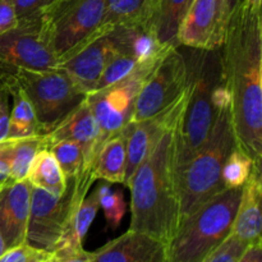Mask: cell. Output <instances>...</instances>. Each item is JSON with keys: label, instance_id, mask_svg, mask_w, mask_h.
<instances>
[{"label": "cell", "instance_id": "8d00e7d4", "mask_svg": "<svg viewBox=\"0 0 262 262\" xmlns=\"http://www.w3.org/2000/svg\"><path fill=\"white\" fill-rule=\"evenodd\" d=\"M245 5L247 7L252 8L255 10H261V5H262V0H241Z\"/></svg>", "mask_w": 262, "mask_h": 262}, {"label": "cell", "instance_id": "d590c367", "mask_svg": "<svg viewBox=\"0 0 262 262\" xmlns=\"http://www.w3.org/2000/svg\"><path fill=\"white\" fill-rule=\"evenodd\" d=\"M223 3H224L225 12H227L228 17H230V14H232L233 10L235 9V7L238 5L239 0H223Z\"/></svg>", "mask_w": 262, "mask_h": 262}, {"label": "cell", "instance_id": "52a82bcc", "mask_svg": "<svg viewBox=\"0 0 262 262\" xmlns=\"http://www.w3.org/2000/svg\"><path fill=\"white\" fill-rule=\"evenodd\" d=\"M94 182L92 170L82 171L79 176L67 179V189L61 196L32 186L26 242L38 250L53 252L72 212L86 197Z\"/></svg>", "mask_w": 262, "mask_h": 262}, {"label": "cell", "instance_id": "9c48e42d", "mask_svg": "<svg viewBox=\"0 0 262 262\" xmlns=\"http://www.w3.org/2000/svg\"><path fill=\"white\" fill-rule=\"evenodd\" d=\"M161 56L140 64L119 82L86 96L87 104L100 128L99 150L105 141L120 133L129 124L141 87Z\"/></svg>", "mask_w": 262, "mask_h": 262}, {"label": "cell", "instance_id": "603a6c76", "mask_svg": "<svg viewBox=\"0 0 262 262\" xmlns=\"http://www.w3.org/2000/svg\"><path fill=\"white\" fill-rule=\"evenodd\" d=\"M27 181L33 187H38L55 196H61L67 189L66 176L54 154L48 148H41L36 154L28 171Z\"/></svg>", "mask_w": 262, "mask_h": 262}, {"label": "cell", "instance_id": "3957f363", "mask_svg": "<svg viewBox=\"0 0 262 262\" xmlns=\"http://www.w3.org/2000/svg\"><path fill=\"white\" fill-rule=\"evenodd\" d=\"M188 100L177 128V177L209 137L217 110L212 101L215 87L223 82L222 48L191 49L188 58Z\"/></svg>", "mask_w": 262, "mask_h": 262}, {"label": "cell", "instance_id": "ffe728a7", "mask_svg": "<svg viewBox=\"0 0 262 262\" xmlns=\"http://www.w3.org/2000/svg\"><path fill=\"white\" fill-rule=\"evenodd\" d=\"M43 148V135L25 138H7L0 142V159L9 165L12 182L27 179L36 154Z\"/></svg>", "mask_w": 262, "mask_h": 262}, {"label": "cell", "instance_id": "f546056e", "mask_svg": "<svg viewBox=\"0 0 262 262\" xmlns=\"http://www.w3.org/2000/svg\"><path fill=\"white\" fill-rule=\"evenodd\" d=\"M51 252L32 247L27 242L13 248H8L2 256L0 262H37L50 257Z\"/></svg>", "mask_w": 262, "mask_h": 262}, {"label": "cell", "instance_id": "5bb4252c", "mask_svg": "<svg viewBox=\"0 0 262 262\" xmlns=\"http://www.w3.org/2000/svg\"><path fill=\"white\" fill-rule=\"evenodd\" d=\"M32 184L25 179L0 187V234L7 248L26 242Z\"/></svg>", "mask_w": 262, "mask_h": 262}, {"label": "cell", "instance_id": "836d02e7", "mask_svg": "<svg viewBox=\"0 0 262 262\" xmlns=\"http://www.w3.org/2000/svg\"><path fill=\"white\" fill-rule=\"evenodd\" d=\"M18 25L14 5L12 0H0V35Z\"/></svg>", "mask_w": 262, "mask_h": 262}, {"label": "cell", "instance_id": "7402d4cb", "mask_svg": "<svg viewBox=\"0 0 262 262\" xmlns=\"http://www.w3.org/2000/svg\"><path fill=\"white\" fill-rule=\"evenodd\" d=\"M0 82L5 84L9 91V96L13 100L7 138H25L38 135L35 112L27 95L23 92L19 84L10 77L0 79Z\"/></svg>", "mask_w": 262, "mask_h": 262}, {"label": "cell", "instance_id": "44dd1931", "mask_svg": "<svg viewBox=\"0 0 262 262\" xmlns=\"http://www.w3.org/2000/svg\"><path fill=\"white\" fill-rule=\"evenodd\" d=\"M193 0H152L151 26L163 46L177 45V32Z\"/></svg>", "mask_w": 262, "mask_h": 262}, {"label": "cell", "instance_id": "ba28073f", "mask_svg": "<svg viewBox=\"0 0 262 262\" xmlns=\"http://www.w3.org/2000/svg\"><path fill=\"white\" fill-rule=\"evenodd\" d=\"M104 13L105 0H59L41 13L43 35L58 66L96 35Z\"/></svg>", "mask_w": 262, "mask_h": 262}, {"label": "cell", "instance_id": "74e56055", "mask_svg": "<svg viewBox=\"0 0 262 262\" xmlns=\"http://www.w3.org/2000/svg\"><path fill=\"white\" fill-rule=\"evenodd\" d=\"M7 250H8V248H7V246H5L4 239H3L2 234H0V256H2L3 253H4Z\"/></svg>", "mask_w": 262, "mask_h": 262}, {"label": "cell", "instance_id": "d6a6232c", "mask_svg": "<svg viewBox=\"0 0 262 262\" xmlns=\"http://www.w3.org/2000/svg\"><path fill=\"white\" fill-rule=\"evenodd\" d=\"M10 107L9 91L3 82H0V142L7 140L9 130Z\"/></svg>", "mask_w": 262, "mask_h": 262}, {"label": "cell", "instance_id": "8992f818", "mask_svg": "<svg viewBox=\"0 0 262 262\" xmlns=\"http://www.w3.org/2000/svg\"><path fill=\"white\" fill-rule=\"evenodd\" d=\"M10 78L19 84L31 101L38 135L50 133L87 96L59 67L45 71L19 69Z\"/></svg>", "mask_w": 262, "mask_h": 262}, {"label": "cell", "instance_id": "9a60e30c", "mask_svg": "<svg viewBox=\"0 0 262 262\" xmlns=\"http://www.w3.org/2000/svg\"><path fill=\"white\" fill-rule=\"evenodd\" d=\"M112 54L113 48L107 33H96L86 45L58 67L68 74L84 94L89 95L96 89Z\"/></svg>", "mask_w": 262, "mask_h": 262}, {"label": "cell", "instance_id": "7c38bea8", "mask_svg": "<svg viewBox=\"0 0 262 262\" xmlns=\"http://www.w3.org/2000/svg\"><path fill=\"white\" fill-rule=\"evenodd\" d=\"M223 0H193L177 32V45L215 50L224 42L228 25Z\"/></svg>", "mask_w": 262, "mask_h": 262}, {"label": "cell", "instance_id": "e575fe53", "mask_svg": "<svg viewBox=\"0 0 262 262\" xmlns=\"http://www.w3.org/2000/svg\"><path fill=\"white\" fill-rule=\"evenodd\" d=\"M237 262H262V242L248 245Z\"/></svg>", "mask_w": 262, "mask_h": 262}, {"label": "cell", "instance_id": "1f68e13d", "mask_svg": "<svg viewBox=\"0 0 262 262\" xmlns=\"http://www.w3.org/2000/svg\"><path fill=\"white\" fill-rule=\"evenodd\" d=\"M49 262H94V252L81 248H56L51 252Z\"/></svg>", "mask_w": 262, "mask_h": 262}, {"label": "cell", "instance_id": "8fae6325", "mask_svg": "<svg viewBox=\"0 0 262 262\" xmlns=\"http://www.w3.org/2000/svg\"><path fill=\"white\" fill-rule=\"evenodd\" d=\"M56 67L58 60L43 35L41 13L18 19L14 28L0 35V79L19 69L45 71Z\"/></svg>", "mask_w": 262, "mask_h": 262}, {"label": "cell", "instance_id": "d6986e66", "mask_svg": "<svg viewBox=\"0 0 262 262\" xmlns=\"http://www.w3.org/2000/svg\"><path fill=\"white\" fill-rule=\"evenodd\" d=\"M128 125L122 132L110 137L101 145L92 164V176L95 181L100 179L107 183L124 182Z\"/></svg>", "mask_w": 262, "mask_h": 262}, {"label": "cell", "instance_id": "2e32d148", "mask_svg": "<svg viewBox=\"0 0 262 262\" xmlns=\"http://www.w3.org/2000/svg\"><path fill=\"white\" fill-rule=\"evenodd\" d=\"M99 124L92 114L91 107L87 104V100L84 99V101L58 127L54 128L48 135H43V148H48L51 143L61 140L73 141L83 150V170H92V164L99 152Z\"/></svg>", "mask_w": 262, "mask_h": 262}, {"label": "cell", "instance_id": "5b68a950", "mask_svg": "<svg viewBox=\"0 0 262 262\" xmlns=\"http://www.w3.org/2000/svg\"><path fill=\"white\" fill-rule=\"evenodd\" d=\"M242 187L225 188L207 200L179 225L166 246L168 262H202L232 234Z\"/></svg>", "mask_w": 262, "mask_h": 262}, {"label": "cell", "instance_id": "4dcf8cb0", "mask_svg": "<svg viewBox=\"0 0 262 262\" xmlns=\"http://www.w3.org/2000/svg\"><path fill=\"white\" fill-rule=\"evenodd\" d=\"M18 19H23L30 15L40 14L49 7L58 3L59 0H12Z\"/></svg>", "mask_w": 262, "mask_h": 262}, {"label": "cell", "instance_id": "7a4b0ae2", "mask_svg": "<svg viewBox=\"0 0 262 262\" xmlns=\"http://www.w3.org/2000/svg\"><path fill=\"white\" fill-rule=\"evenodd\" d=\"M169 128L128 181L129 230L150 235L168 246L181 224L177 177V128Z\"/></svg>", "mask_w": 262, "mask_h": 262}, {"label": "cell", "instance_id": "277c9868", "mask_svg": "<svg viewBox=\"0 0 262 262\" xmlns=\"http://www.w3.org/2000/svg\"><path fill=\"white\" fill-rule=\"evenodd\" d=\"M235 147L230 107H227L219 110L207 140L179 173L181 223L207 200L225 189L222 170L225 160Z\"/></svg>", "mask_w": 262, "mask_h": 262}, {"label": "cell", "instance_id": "4316f807", "mask_svg": "<svg viewBox=\"0 0 262 262\" xmlns=\"http://www.w3.org/2000/svg\"><path fill=\"white\" fill-rule=\"evenodd\" d=\"M137 66H140V64L132 56L113 51L112 56H110L109 61H107L106 67H105L104 72H102L101 77H100L99 82H97L95 91L106 89V87L119 82L120 79H123L128 74L132 73L133 69Z\"/></svg>", "mask_w": 262, "mask_h": 262}, {"label": "cell", "instance_id": "4fadbf2b", "mask_svg": "<svg viewBox=\"0 0 262 262\" xmlns=\"http://www.w3.org/2000/svg\"><path fill=\"white\" fill-rule=\"evenodd\" d=\"M189 84L183 96L174 102L171 106L161 112L160 114L141 120L137 123H129L127 136V160H125V176L123 184L127 186L128 181L133 176L140 164L147 158L148 154L154 150L161 136L174 127L181 120L182 114L188 100Z\"/></svg>", "mask_w": 262, "mask_h": 262}, {"label": "cell", "instance_id": "83f0119b", "mask_svg": "<svg viewBox=\"0 0 262 262\" xmlns=\"http://www.w3.org/2000/svg\"><path fill=\"white\" fill-rule=\"evenodd\" d=\"M100 196V206L102 207L107 225L117 229L125 214V200L122 191H112L107 182L97 187Z\"/></svg>", "mask_w": 262, "mask_h": 262}, {"label": "cell", "instance_id": "484cf974", "mask_svg": "<svg viewBox=\"0 0 262 262\" xmlns=\"http://www.w3.org/2000/svg\"><path fill=\"white\" fill-rule=\"evenodd\" d=\"M58 160L66 178H74L83 170L84 155L78 143L69 140H61L51 143L48 147Z\"/></svg>", "mask_w": 262, "mask_h": 262}, {"label": "cell", "instance_id": "f35d334b", "mask_svg": "<svg viewBox=\"0 0 262 262\" xmlns=\"http://www.w3.org/2000/svg\"><path fill=\"white\" fill-rule=\"evenodd\" d=\"M49 258H50V257L45 258V260H41V261H37V262H49Z\"/></svg>", "mask_w": 262, "mask_h": 262}, {"label": "cell", "instance_id": "30bf717a", "mask_svg": "<svg viewBox=\"0 0 262 262\" xmlns=\"http://www.w3.org/2000/svg\"><path fill=\"white\" fill-rule=\"evenodd\" d=\"M170 46L143 82L133 110L130 123L150 119L178 101L188 89V66L186 56Z\"/></svg>", "mask_w": 262, "mask_h": 262}, {"label": "cell", "instance_id": "6da1fadb", "mask_svg": "<svg viewBox=\"0 0 262 262\" xmlns=\"http://www.w3.org/2000/svg\"><path fill=\"white\" fill-rule=\"evenodd\" d=\"M223 76L230 94L237 147L255 165L262 160V18L261 10L239 0L228 19L222 45Z\"/></svg>", "mask_w": 262, "mask_h": 262}, {"label": "cell", "instance_id": "e0dca14e", "mask_svg": "<svg viewBox=\"0 0 262 262\" xmlns=\"http://www.w3.org/2000/svg\"><path fill=\"white\" fill-rule=\"evenodd\" d=\"M94 262H168L166 245L128 229L94 252Z\"/></svg>", "mask_w": 262, "mask_h": 262}, {"label": "cell", "instance_id": "d4e9b609", "mask_svg": "<svg viewBox=\"0 0 262 262\" xmlns=\"http://www.w3.org/2000/svg\"><path fill=\"white\" fill-rule=\"evenodd\" d=\"M255 163L252 159L235 147L225 160L222 170V181L224 188H239L250 178Z\"/></svg>", "mask_w": 262, "mask_h": 262}, {"label": "cell", "instance_id": "ac0fdd59", "mask_svg": "<svg viewBox=\"0 0 262 262\" xmlns=\"http://www.w3.org/2000/svg\"><path fill=\"white\" fill-rule=\"evenodd\" d=\"M262 178L261 165H253L250 178L242 187V197L233 224L232 234L242 239L243 242L252 243L262 242Z\"/></svg>", "mask_w": 262, "mask_h": 262}, {"label": "cell", "instance_id": "f1b7e54d", "mask_svg": "<svg viewBox=\"0 0 262 262\" xmlns=\"http://www.w3.org/2000/svg\"><path fill=\"white\" fill-rule=\"evenodd\" d=\"M247 246L248 243L230 234L222 245L217 246L210 255H207L202 262H237Z\"/></svg>", "mask_w": 262, "mask_h": 262}, {"label": "cell", "instance_id": "cb8c5ba5", "mask_svg": "<svg viewBox=\"0 0 262 262\" xmlns=\"http://www.w3.org/2000/svg\"><path fill=\"white\" fill-rule=\"evenodd\" d=\"M152 0H105V13L96 33L125 23L145 22L151 25Z\"/></svg>", "mask_w": 262, "mask_h": 262}]
</instances>
